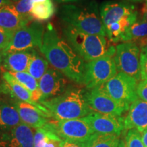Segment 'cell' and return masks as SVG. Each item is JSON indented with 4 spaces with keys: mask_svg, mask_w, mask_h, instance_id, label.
Masks as SVG:
<instances>
[{
    "mask_svg": "<svg viewBox=\"0 0 147 147\" xmlns=\"http://www.w3.org/2000/svg\"><path fill=\"white\" fill-rule=\"evenodd\" d=\"M140 55V49L136 42H126L119 44L115 48L114 55L117 71L133 77L140 82L141 80Z\"/></svg>",
    "mask_w": 147,
    "mask_h": 147,
    "instance_id": "52a82bcc",
    "label": "cell"
},
{
    "mask_svg": "<svg viewBox=\"0 0 147 147\" xmlns=\"http://www.w3.org/2000/svg\"><path fill=\"white\" fill-rule=\"evenodd\" d=\"M137 17L138 14H134V15L123 18L119 21L115 22L106 27V36L108 37L110 41L114 43L120 42L122 35L130 25H131L137 21Z\"/></svg>",
    "mask_w": 147,
    "mask_h": 147,
    "instance_id": "44dd1931",
    "label": "cell"
},
{
    "mask_svg": "<svg viewBox=\"0 0 147 147\" xmlns=\"http://www.w3.org/2000/svg\"><path fill=\"white\" fill-rule=\"evenodd\" d=\"M40 50L55 69L73 82L83 84L86 62L59 36L52 23H49L46 27Z\"/></svg>",
    "mask_w": 147,
    "mask_h": 147,
    "instance_id": "6da1fadb",
    "label": "cell"
},
{
    "mask_svg": "<svg viewBox=\"0 0 147 147\" xmlns=\"http://www.w3.org/2000/svg\"><path fill=\"white\" fill-rule=\"evenodd\" d=\"M2 61H3V54L2 51L0 50V67L2 65Z\"/></svg>",
    "mask_w": 147,
    "mask_h": 147,
    "instance_id": "ab89813d",
    "label": "cell"
},
{
    "mask_svg": "<svg viewBox=\"0 0 147 147\" xmlns=\"http://www.w3.org/2000/svg\"><path fill=\"white\" fill-rule=\"evenodd\" d=\"M138 45L141 50V52L146 53L147 54V38H143L140 40H138Z\"/></svg>",
    "mask_w": 147,
    "mask_h": 147,
    "instance_id": "e575fe53",
    "label": "cell"
},
{
    "mask_svg": "<svg viewBox=\"0 0 147 147\" xmlns=\"http://www.w3.org/2000/svg\"><path fill=\"white\" fill-rule=\"evenodd\" d=\"M14 32L0 27V50L3 51L10 45Z\"/></svg>",
    "mask_w": 147,
    "mask_h": 147,
    "instance_id": "f546056e",
    "label": "cell"
},
{
    "mask_svg": "<svg viewBox=\"0 0 147 147\" xmlns=\"http://www.w3.org/2000/svg\"><path fill=\"white\" fill-rule=\"evenodd\" d=\"M62 147H85L83 142H74V141L64 140Z\"/></svg>",
    "mask_w": 147,
    "mask_h": 147,
    "instance_id": "836d02e7",
    "label": "cell"
},
{
    "mask_svg": "<svg viewBox=\"0 0 147 147\" xmlns=\"http://www.w3.org/2000/svg\"><path fill=\"white\" fill-rule=\"evenodd\" d=\"M32 21L24 17L18 12L12 4L0 8V27L5 30L15 32L23 28Z\"/></svg>",
    "mask_w": 147,
    "mask_h": 147,
    "instance_id": "ac0fdd59",
    "label": "cell"
},
{
    "mask_svg": "<svg viewBox=\"0 0 147 147\" xmlns=\"http://www.w3.org/2000/svg\"><path fill=\"white\" fill-rule=\"evenodd\" d=\"M12 102L18 110L22 123L33 129H36L43 127L49 122L48 118L53 117L50 114L45 113L42 110L28 103L13 99Z\"/></svg>",
    "mask_w": 147,
    "mask_h": 147,
    "instance_id": "2e32d148",
    "label": "cell"
},
{
    "mask_svg": "<svg viewBox=\"0 0 147 147\" xmlns=\"http://www.w3.org/2000/svg\"><path fill=\"white\" fill-rule=\"evenodd\" d=\"M50 124L53 129L63 140L84 142L94 134L83 118L56 120V122H50Z\"/></svg>",
    "mask_w": 147,
    "mask_h": 147,
    "instance_id": "30bf717a",
    "label": "cell"
},
{
    "mask_svg": "<svg viewBox=\"0 0 147 147\" xmlns=\"http://www.w3.org/2000/svg\"><path fill=\"white\" fill-rule=\"evenodd\" d=\"M141 65V79L147 80V54L141 52L140 55Z\"/></svg>",
    "mask_w": 147,
    "mask_h": 147,
    "instance_id": "d6a6232c",
    "label": "cell"
},
{
    "mask_svg": "<svg viewBox=\"0 0 147 147\" xmlns=\"http://www.w3.org/2000/svg\"><path fill=\"white\" fill-rule=\"evenodd\" d=\"M120 136L94 133L83 142L85 147H119Z\"/></svg>",
    "mask_w": 147,
    "mask_h": 147,
    "instance_id": "603a6c76",
    "label": "cell"
},
{
    "mask_svg": "<svg viewBox=\"0 0 147 147\" xmlns=\"http://www.w3.org/2000/svg\"><path fill=\"white\" fill-rule=\"evenodd\" d=\"M10 1H12V3H15V2H16V1H18V0H10Z\"/></svg>",
    "mask_w": 147,
    "mask_h": 147,
    "instance_id": "7bdbcfd3",
    "label": "cell"
},
{
    "mask_svg": "<svg viewBox=\"0 0 147 147\" xmlns=\"http://www.w3.org/2000/svg\"><path fill=\"white\" fill-rule=\"evenodd\" d=\"M146 4L147 5V0H146Z\"/></svg>",
    "mask_w": 147,
    "mask_h": 147,
    "instance_id": "ee69618b",
    "label": "cell"
},
{
    "mask_svg": "<svg viewBox=\"0 0 147 147\" xmlns=\"http://www.w3.org/2000/svg\"><path fill=\"white\" fill-rule=\"evenodd\" d=\"M55 132L51 127L50 122H48L43 127L36 129L34 132V147H45L47 140Z\"/></svg>",
    "mask_w": 147,
    "mask_h": 147,
    "instance_id": "4316f807",
    "label": "cell"
},
{
    "mask_svg": "<svg viewBox=\"0 0 147 147\" xmlns=\"http://www.w3.org/2000/svg\"><path fill=\"white\" fill-rule=\"evenodd\" d=\"M21 123L18 110L12 101L0 99V134L10 131Z\"/></svg>",
    "mask_w": 147,
    "mask_h": 147,
    "instance_id": "ffe728a7",
    "label": "cell"
},
{
    "mask_svg": "<svg viewBox=\"0 0 147 147\" xmlns=\"http://www.w3.org/2000/svg\"><path fill=\"white\" fill-rule=\"evenodd\" d=\"M113 47L108 54L91 61L86 62L84 67L83 84L87 89L103 85L117 74Z\"/></svg>",
    "mask_w": 147,
    "mask_h": 147,
    "instance_id": "5b68a950",
    "label": "cell"
},
{
    "mask_svg": "<svg viewBox=\"0 0 147 147\" xmlns=\"http://www.w3.org/2000/svg\"><path fill=\"white\" fill-rule=\"evenodd\" d=\"M55 12V8L52 0H45L33 4L31 12L34 19L38 21H48L53 16Z\"/></svg>",
    "mask_w": 147,
    "mask_h": 147,
    "instance_id": "484cf974",
    "label": "cell"
},
{
    "mask_svg": "<svg viewBox=\"0 0 147 147\" xmlns=\"http://www.w3.org/2000/svg\"><path fill=\"white\" fill-rule=\"evenodd\" d=\"M38 84L42 93L40 102L61 95L68 87L65 76L54 67H49L40 79Z\"/></svg>",
    "mask_w": 147,
    "mask_h": 147,
    "instance_id": "7c38bea8",
    "label": "cell"
},
{
    "mask_svg": "<svg viewBox=\"0 0 147 147\" xmlns=\"http://www.w3.org/2000/svg\"><path fill=\"white\" fill-rule=\"evenodd\" d=\"M138 80L123 72L103 84V87L110 96L117 102L129 106L139 98L137 94Z\"/></svg>",
    "mask_w": 147,
    "mask_h": 147,
    "instance_id": "ba28073f",
    "label": "cell"
},
{
    "mask_svg": "<svg viewBox=\"0 0 147 147\" xmlns=\"http://www.w3.org/2000/svg\"><path fill=\"white\" fill-rule=\"evenodd\" d=\"M85 92L80 88L68 87L61 95L40 104L50 111L55 120L83 118L93 111L86 100Z\"/></svg>",
    "mask_w": 147,
    "mask_h": 147,
    "instance_id": "3957f363",
    "label": "cell"
},
{
    "mask_svg": "<svg viewBox=\"0 0 147 147\" xmlns=\"http://www.w3.org/2000/svg\"><path fill=\"white\" fill-rule=\"evenodd\" d=\"M2 77L3 79L0 83V92L10 95L13 100H18L21 102L28 103L42 110L45 113L51 115L50 111L47 108L40 103L33 100L32 93L27 88L19 83L9 71H4L2 74Z\"/></svg>",
    "mask_w": 147,
    "mask_h": 147,
    "instance_id": "4fadbf2b",
    "label": "cell"
},
{
    "mask_svg": "<svg viewBox=\"0 0 147 147\" xmlns=\"http://www.w3.org/2000/svg\"><path fill=\"white\" fill-rule=\"evenodd\" d=\"M45 32L43 24L38 21H32L14 33L10 45L2 51L3 55L15 51L40 49Z\"/></svg>",
    "mask_w": 147,
    "mask_h": 147,
    "instance_id": "8992f818",
    "label": "cell"
},
{
    "mask_svg": "<svg viewBox=\"0 0 147 147\" xmlns=\"http://www.w3.org/2000/svg\"><path fill=\"white\" fill-rule=\"evenodd\" d=\"M142 139L145 147H147V128L142 133Z\"/></svg>",
    "mask_w": 147,
    "mask_h": 147,
    "instance_id": "8d00e7d4",
    "label": "cell"
},
{
    "mask_svg": "<svg viewBox=\"0 0 147 147\" xmlns=\"http://www.w3.org/2000/svg\"><path fill=\"white\" fill-rule=\"evenodd\" d=\"M137 94L140 99L147 102V80H142L138 82Z\"/></svg>",
    "mask_w": 147,
    "mask_h": 147,
    "instance_id": "1f68e13d",
    "label": "cell"
},
{
    "mask_svg": "<svg viewBox=\"0 0 147 147\" xmlns=\"http://www.w3.org/2000/svg\"><path fill=\"white\" fill-rule=\"evenodd\" d=\"M59 16L65 25L89 34L106 36L100 8L94 1L82 5L65 4L59 10Z\"/></svg>",
    "mask_w": 147,
    "mask_h": 147,
    "instance_id": "7a4b0ae2",
    "label": "cell"
},
{
    "mask_svg": "<svg viewBox=\"0 0 147 147\" xmlns=\"http://www.w3.org/2000/svg\"><path fill=\"white\" fill-rule=\"evenodd\" d=\"M63 34L67 43L85 62L108 54L114 47L109 46L106 37L87 34L69 25L63 27Z\"/></svg>",
    "mask_w": 147,
    "mask_h": 147,
    "instance_id": "277c9868",
    "label": "cell"
},
{
    "mask_svg": "<svg viewBox=\"0 0 147 147\" xmlns=\"http://www.w3.org/2000/svg\"><path fill=\"white\" fill-rule=\"evenodd\" d=\"M147 38V22L144 20L136 21L130 25L121 38V41L132 42Z\"/></svg>",
    "mask_w": 147,
    "mask_h": 147,
    "instance_id": "d4e9b609",
    "label": "cell"
},
{
    "mask_svg": "<svg viewBox=\"0 0 147 147\" xmlns=\"http://www.w3.org/2000/svg\"><path fill=\"white\" fill-rule=\"evenodd\" d=\"M33 4L34 3L32 0H18L16 2L13 3V5L18 13L32 21L34 20V18L31 14Z\"/></svg>",
    "mask_w": 147,
    "mask_h": 147,
    "instance_id": "f1b7e54d",
    "label": "cell"
},
{
    "mask_svg": "<svg viewBox=\"0 0 147 147\" xmlns=\"http://www.w3.org/2000/svg\"><path fill=\"white\" fill-rule=\"evenodd\" d=\"M34 50L15 51L3 55V67L10 72L27 71Z\"/></svg>",
    "mask_w": 147,
    "mask_h": 147,
    "instance_id": "d6986e66",
    "label": "cell"
},
{
    "mask_svg": "<svg viewBox=\"0 0 147 147\" xmlns=\"http://www.w3.org/2000/svg\"><path fill=\"white\" fill-rule=\"evenodd\" d=\"M124 130L135 129L142 134L147 128V102L138 98L130 105L124 119Z\"/></svg>",
    "mask_w": 147,
    "mask_h": 147,
    "instance_id": "e0dca14e",
    "label": "cell"
},
{
    "mask_svg": "<svg viewBox=\"0 0 147 147\" xmlns=\"http://www.w3.org/2000/svg\"><path fill=\"white\" fill-rule=\"evenodd\" d=\"M88 105L96 113L121 117L129 106L117 102L104 90L103 85L88 89L85 92Z\"/></svg>",
    "mask_w": 147,
    "mask_h": 147,
    "instance_id": "9c48e42d",
    "label": "cell"
},
{
    "mask_svg": "<svg viewBox=\"0 0 147 147\" xmlns=\"http://www.w3.org/2000/svg\"><path fill=\"white\" fill-rule=\"evenodd\" d=\"M33 128L21 123L10 131L0 134V147H34Z\"/></svg>",
    "mask_w": 147,
    "mask_h": 147,
    "instance_id": "9a60e30c",
    "label": "cell"
},
{
    "mask_svg": "<svg viewBox=\"0 0 147 147\" xmlns=\"http://www.w3.org/2000/svg\"><path fill=\"white\" fill-rule=\"evenodd\" d=\"M33 3H37V2H40V1H45V0H32Z\"/></svg>",
    "mask_w": 147,
    "mask_h": 147,
    "instance_id": "60d3db41",
    "label": "cell"
},
{
    "mask_svg": "<svg viewBox=\"0 0 147 147\" xmlns=\"http://www.w3.org/2000/svg\"><path fill=\"white\" fill-rule=\"evenodd\" d=\"M83 119L94 133L120 136L124 131V119L121 117L106 115L92 111Z\"/></svg>",
    "mask_w": 147,
    "mask_h": 147,
    "instance_id": "8fae6325",
    "label": "cell"
},
{
    "mask_svg": "<svg viewBox=\"0 0 147 147\" xmlns=\"http://www.w3.org/2000/svg\"><path fill=\"white\" fill-rule=\"evenodd\" d=\"M17 81L27 88L32 93V98L34 102L39 103L42 99V93L40 92L38 81L34 78L27 71L22 72H10Z\"/></svg>",
    "mask_w": 147,
    "mask_h": 147,
    "instance_id": "7402d4cb",
    "label": "cell"
},
{
    "mask_svg": "<svg viewBox=\"0 0 147 147\" xmlns=\"http://www.w3.org/2000/svg\"><path fill=\"white\" fill-rule=\"evenodd\" d=\"M141 12H142V20H144V21L147 22V5L146 3L143 5Z\"/></svg>",
    "mask_w": 147,
    "mask_h": 147,
    "instance_id": "d590c367",
    "label": "cell"
},
{
    "mask_svg": "<svg viewBox=\"0 0 147 147\" xmlns=\"http://www.w3.org/2000/svg\"><path fill=\"white\" fill-rule=\"evenodd\" d=\"M12 1L10 0H0V8H2V7L5 6V5H8L12 4Z\"/></svg>",
    "mask_w": 147,
    "mask_h": 147,
    "instance_id": "74e56055",
    "label": "cell"
},
{
    "mask_svg": "<svg viewBox=\"0 0 147 147\" xmlns=\"http://www.w3.org/2000/svg\"><path fill=\"white\" fill-rule=\"evenodd\" d=\"M59 3H69V2H76V1H80V0H54Z\"/></svg>",
    "mask_w": 147,
    "mask_h": 147,
    "instance_id": "f35d334b",
    "label": "cell"
},
{
    "mask_svg": "<svg viewBox=\"0 0 147 147\" xmlns=\"http://www.w3.org/2000/svg\"><path fill=\"white\" fill-rule=\"evenodd\" d=\"M49 62L45 57L42 56L36 49H34L33 52L32 57L29 62L27 72L36 78L38 81L44 76L49 69Z\"/></svg>",
    "mask_w": 147,
    "mask_h": 147,
    "instance_id": "cb8c5ba5",
    "label": "cell"
},
{
    "mask_svg": "<svg viewBox=\"0 0 147 147\" xmlns=\"http://www.w3.org/2000/svg\"><path fill=\"white\" fill-rule=\"evenodd\" d=\"M64 140L62 139L58 134L55 132L47 140L45 147H62Z\"/></svg>",
    "mask_w": 147,
    "mask_h": 147,
    "instance_id": "4dcf8cb0",
    "label": "cell"
},
{
    "mask_svg": "<svg viewBox=\"0 0 147 147\" xmlns=\"http://www.w3.org/2000/svg\"><path fill=\"white\" fill-rule=\"evenodd\" d=\"M126 134L125 135V131H123L124 136H123L125 147H145L143 144L141 133L135 129H131L129 130H125Z\"/></svg>",
    "mask_w": 147,
    "mask_h": 147,
    "instance_id": "83f0119b",
    "label": "cell"
},
{
    "mask_svg": "<svg viewBox=\"0 0 147 147\" xmlns=\"http://www.w3.org/2000/svg\"><path fill=\"white\" fill-rule=\"evenodd\" d=\"M129 1H133V2H138V1H141L142 0H128Z\"/></svg>",
    "mask_w": 147,
    "mask_h": 147,
    "instance_id": "b9f144b4",
    "label": "cell"
},
{
    "mask_svg": "<svg viewBox=\"0 0 147 147\" xmlns=\"http://www.w3.org/2000/svg\"><path fill=\"white\" fill-rule=\"evenodd\" d=\"M100 13L104 27L123 18L138 14L135 6L117 1H104L100 6Z\"/></svg>",
    "mask_w": 147,
    "mask_h": 147,
    "instance_id": "5bb4252c",
    "label": "cell"
}]
</instances>
